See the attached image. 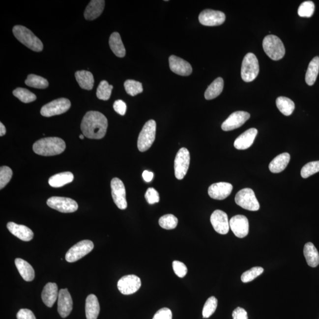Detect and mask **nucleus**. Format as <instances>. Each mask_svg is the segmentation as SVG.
Masks as SVG:
<instances>
[{"label":"nucleus","instance_id":"obj_43","mask_svg":"<svg viewBox=\"0 0 319 319\" xmlns=\"http://www.w3.org/2000/svg\"><path fill=\"white\" fill-rule=\"evenodd\" d=\"M319 172V161L307 163L301 171V175L304 178H308Z\"/></svg>","mask_w":319,"mask_h":319},{"label":"nucleus","instance_id":"obj_7","mask_svg":"<svg viewBox=\"0 0 319 319\" xmlns=\"http://www.w3.org/2000/svg\"><path fill=\"white\" fill-rule=\"evenodd\" d=\"M238 205L250 211H257L260 209V203L253 190L243 189L237 193L235 198Z\"/></svg>","mask_w":319,"mask_h":319},{"label":"nucleus","instance_id":"obj_45","mask_svg":"<svg viewBox=\"0 0 319 319\" xmlns=\"http://www.w3.org/2000/svg\"><path fill=\"white\" fill-rule=\"evenodd\" d=\"M145 198L149 204H153L159 203L160 197L159 193L154 188H149L145 193Z\"/></svg>","mask_w":319,"mask_h":319},{"label":"nucleus","instance_id":"obj_35","mask_svg":"<svg viewBox=\"0 0 319 319\" xmlns=\"http://www.w3.org/2000/svg\"><path fill=\"white\" fill-rule=\"evenodd\" d=\"M25 84L26 86L37 89H46L49 86L48 81L45 78L33 74L28 75Z\"/></svg>","mask_w":319,"mask_h":319},{"label":"nucleus","instance_id":"obj_48","mask_svg":"<svg viewBox=\"0 0 319 319\" xmlns=\"http://www.w3.org/2000/svg\"><path fill=\"white\" fill-rule=\"evenodd\" d=\"M113 108L116 112L121 116H124L127 111V105L122 100H117L114 102Z\"/></svg>","mask_w":319,"mask_h":319},{"label":"nucleus","instance_id":"obj_10","mask_svg":"<svg viewBox=\"0 0 319 319\" xmlns=\"http://www.w3.org/2000/svg\"><path fill=\"white\" fill-rule=\"evenodd\" d=\"M47 204L51 208L62 213H72L78 209V204L71 198L54 197L47 201Z\"/></svg>","mask_w":319,"mask_h":319},{"label":"nucleus","instance_id":"obj_25","mask_svg":"<svg viewBox=\"0 0 319 319\" xmlns=\"http://www.w3.org/2000/svg\"><path fill=\"white\" fill-rule=\"evenodd\" d=\"M100 306L97 297L94 294L87 297L86 304V313L87 319H97Z\"/></svg>","mask_w":319,"mask_h":319},{"label":"nucleus","instance_id":"obj_18","mask_svg":"<svg viewBox=\"0 0 319 319\" xmlns=\"http://www.w3.org/2000/svg\"><path fill=\"white\" fill-rule=\"evenodd\" d=\"M230 227L235 235L238 238H244L249 232V222L244 215L233 216L230 221Z\"/></svg>","mask_w":319,"mask_h":319},{"label":"nucleus","instance_id":"obj_32","mask_svg":"<svg viewBox=\"0 0 319 319\" xmlns=\"http://www.w3.org/2000/svg\"><path fill=\"white\" fill-rule=\"evenodd\" d=\"M224 80L222 78H216L210 85L204 93V97L207 100L215 99L221 94L224 89Z\"/></svg>","mask_w":319,"mask_h":319},{"label":"nucleus","instance_id":"obj_53","mask_svg":"<svg viewBox=\"0 0 319 319\" xmlns=\"http://www.w3.org/2000/svg\"><path fill=\"white\" fill-rule=\"evenodd\" d=\"M80 138L82 140H83L84 139V134H81V135L80 136Z\"/></svg>","mask_w":319,"mask_h":319},{"label":"nucleus","instance_id":"obj_19","mask_svg":"<svg viewBox=\"0 0 319 319\" xmlns=\"http://www.w3.org/2000/svg\"><path fill=\"white\" fill-rule=\"evenodd\" d=\"M169 66L171 71L178 75L189 76L192 74L193 71L189 62L174 55L170 57Z\"/></svg>","mask_w":319,"mask_h":319},{"label":"nucleus","instance_id":"obj_14","mask_svg":"<svg viewBox=\"0 0 319 319\" xmlns=\"http://www.w3.org/2000/svg\"><path fill=\"white\" fill-rule=\"evenodd\" d=\"M226 19L225 14L220 11L204 10L199 16L202 25L206 26H217L223 24Z\"/></svg>","mask_w":319,"mask_h":319},{"label":"nucleus","instance_id":"obj_15","mask_svg":"<svg viewBox=\"0 0 319 319\" xmlns=\"http://www.w3.org/2000/svg\"><path fill=\"white\" fill-rule=\"evenodd\" d=\"M250 118V114L245 111H236L222 123L221 128L225 131H232L238 128Z\"/></svg>","mask_w":319,"mask_h":319},{"label":"nucleus","instance_id":"obj_20","mask_svg":"<svg viewBox=\"0 0 319 319\" xmlns=\"http://www.w3.org/2000/svg\"><path fill=\"white\" fill-rule=\"evenodd\" d=\"M233 189L232 184L227 182H219L209 187V197L216 200H224L231 195Z\"/></svg>","mask_w":319,"mask_h":319},{"label":"nucleus","instance_id":"obj_52","mask_svg":"<svg viewBox=\"0 0 319 319\" xmlns=\"http://www.w3.org/2000/svg\"><path fill=\"white\" fill-rule=\"evenodd\" d=\"M6 133V128L2 122L0 123V136L2 137Z\"/></svg>","mask_w":319,"mask_h":319},{"label":"nucleus","instance_id":"obj_39","mask_svg":"<svg viewBox=\"0 0 319 319\" xmlns=\"http://www.w3.org/2000/svg\"><path fill=\"white\" fill-rule=\"evenodd\" d=\"M160 226L164 229L174 230L177 227L178 219L172 214L165 215L161 217L159 221Z\"/></svg>","mask_w":319,"mask_h":319},{"label":"nucleus","instance_id":"obj_37","mask_svg":"<svg viewBox=\"0 0 319 319\" xmlns=\"http://www.w3.org/2000/svg\"><path fill=\"white\" fill-rule=\"evenodd\" d=\"M113 89V86L108 84L107 81H102L96 90V96L101 100L107 101L110 98Z\"/></svg>","mask_w":319,"mask_h":319},{"label":"nucleus","instance_id":"obj_50","mask_svg":"<svg viewBox=\"0 0 319 319\" xmlns=\"http://www.w3.org/2000/svg\"><path fill=\"white\" fill-rule=\"evenodd\" d=\"M233 319H248L247 312L241 307H237L232 313Z\"/></svg>","mask_w":319,"mask_h":319},{"label":"nucleus","instance_id":"obj_42","mask_svg":"<svg viewBox=\"0 0 319 319\" xmlns=\"http://www.w3.org/2000/svg\"><path fill=\"white\" fill-rule=\"evenodd\" d=\"M264 272V269L260 267H255L250 269L245 273H243L241 276V280L243 283H247L251 282L256 279Z\"/></svg>","mask_w":319,"mask_h":319},{"label":"nucleus","instance_id":"obj_21","mask_svg":"<svg viewBox=\"0 0 319 319\" xmlns=\"http://www.w3.org/2000/svg\"><path fill=\"white\" fill-rule=\"evenodd\" d=\"M258 134L256 128H250L240 135L234 142V147L238 150H246L253 145Z\"/></svg>","mask_w":319,"mask_h":319},{"label":"nucleus","instance_id":"obj_23","mask_svg":"<svg viewBox=\"0 0 319 319\" xmlns=\"http://www.w3.org/2000/svg\"><path fill=\"white\" fill-rule=\"evenodd\" d=\"M58 292L57 284L48 283L44 287L42 292V299L44 304L48 307H52L58 298Z\"/></svg>","mask_w":319,"mask_h":319},{"label":"nucleus","instance_id":"obj_28","mask_svg":"<svg viewBox=\"0 0 319 319\" xmlns=\"http://www.w3.org/2000/svg\"><path fill=\"white\" fill-rule=\"evenodd\" d=\"M304 256L310 267L315 268L319 264V252L312 242H307L304 245Z\"/></svg>","mask_w":319,"mask_h":319},{"label":"nucleus","instance_id":"obj_38","mask_svg":"<svg viewBox=\"0 0 319 319\" xmlns=\"http://www.w3.org/2000/svg\"><path fill=\"white\" fill-rule=\"evenodd\" d=\"M124 87L128 95L132 96L139 94L143 91L142 84L140 82L128 80L125 82Z\"/></svg>","mask_w":319,"mask_h":319},{"label":"nucleus","instance_id":"obj_1","mask_svg":"<svg viewBox=\"0 0 319 319\" xmlns=\"http://www.w3.org/2000/svg\"><path fill=\"white\" fill-rule=\"evenodd\" d=\"M84 136L90 139H102L106 134L108 120L98 111H89L84 116L81 125Z\"/></svg>","mask_w":319,"mask_h":319},{"label":"nucleus","instance_id":"obj_51","mask_svg":"<svg viewBox=\"0 0 319 319\" xmlns=\"http://www.w3.org/2000/svg\"><path fill=\"white\" fill-rule=\"evenodd\" d=\"M153 173L148 171H145L143 173V177L144 178V180L146 182H150V181L153 180Z\"/></svg>","mask_w":319,"mask_h":319},{"label":"nucleus","instance_id":"obj_36","mask_svg":"<svg viewBox=\"0 0 319 319\" xmlns=\"http://www.w3.org/2000/svg\"><path fill=\"white\" fill-rule=\"evenodd\" d=\"M13 95L24 103H30L36 100V95L27 89L23 87H17L13 90Z\"/></svg>","mask_w":319,"mask_h":319},{"label":"nucleus","instance_id":"obj_9","mask_svg":"<svg viewBox=\"0 0 319 319\" xmlns=\"http://www.w3.org/2000/svg\"><path fill=\"white\" fill-rule=\"evenodd\" d=\"M71 106V103L68 99H57L44 105L40 110V113L42 116L46 117L60 115L67 112Z\"/></svg>","mask_w":319,"mask_h":319},{"label":"nucleus","instance_id":"obj_13","mask_svg":"<svg viewBox=\"0 0 319 319\" xmlns=\"http://www.w3.org/2000/svg\"><path fill=\"white\" fill-rule=\"evenodd\" d=\"M142 282L135 275H127L118 281L117 287L122 294L130 295L135 293L141 288Z\"/></svg>","mask_w":319,"mask_h":319},{"label":"nucleus","instance_id":"obj_29","mask_svg":"<svg viewBox=\"0 0 319 319\" xmlns=\"http://www.w3.org/2000/svg\"><path fill=\"white\" fill-rule=\"evenodd\" d=\"M74 179V175L71 172L60 173L49 178V184L53 187H61L71 183Z\"/></svg>","mask_w":319,"mask_h":319},{"label":"nucleus","instance_id":"obj_30","mask_svg":"<svg viewBox=\"0 0 319 319\" xmlns=\"http://www.w3.org/2000/svg\"><path fill=\"white\" fill-rule=\"evenodd\" d=\"M109 45L111 51L117 57L123 58L125 57L126 53L125 47L118 33L114 32L113 34H111L109 40Z\"/></svg>","mask_w":319,"mask_h":319},{"label":"nucleus","instance_id":"obj_16","mask_svg":"<svg viewBox=\"0 0 319 319\" xmlns=\"http://www.w3.org/2000/svg\"><path fill=\"white\" fill-rule=\"evenodd\" d=\"M210 222L216 232L225 235L229 232L230 221L226 213L216 210L210 216Z\"/></svg>","mask_w":319,"mask_h":319},{"label":"nucleus","instance_id":"obj_31","mask_svg":"<svg viewBox=\"0 0 319 319\" xmlns=\"http://www.w3.org/2000/svg\"><path fill=\"white\" fill-rule=\"evenodd\" d=\"M76 80L82 89L91 90L94 84V78L91 72L87 71H77L75 73Z\"/></svg>","mask_w":319,"mask_h":319},{"label":"nucleus","instance_id":"obj_12","mask_svg":"<svg viewBox=\"0 0 319 319\" xmlns=\"http://www.w3.org/2000/svg\"><path fill=\"white\" fill-rule=\"evenodd\" d=\"M111 194L114 203L119 209L124 210L127 207L126 192L124 183L119 178H114L111 182Z\"/></svg>","mask_w":319,"mask_h":319},{"label":"nucleus","instance_id":"obj_46","mask_svg":"<svg viewBox=\"0 0 319 319\" xmlns=\"http://www.w3.org/2000/svg\"><path fill=\"white\" fill-rule=\"evenodd\" d=\"M173 268L176 276L180 278L186 276L187 273V268L183 262L178 261L173 262Z\"/></svg>","mask_w":319,"mask_h":319},{"label":"nucleus","instance_id":"obj_44","mask_svg":"<svg viewBox=\"0 0 319 319\" xmlns=\"http://www.w3.org/2000/svg\"><path fill=\"white\" fill-rule=\"evenodd\" d=\"M12 175L13 171L9 167H1V169H0V189H3L9 183Z\"/></svg>","mask_w":319,"mask_h":319},{"label":"nucleus","instance_id":"obj_47","mask_svg":"<svg viewBox=\"0 0 319 319\" xmlns=\"http://www.w3.org/2000/svg\"><path fill=\"white\" fill-rule=\"evenodd\" d=\"M153 319H172V313L171 310L166 307L158 310Z\"/></svg>","mask_w":319,"mask_h":319},{"label":"nucleus","instance_id":"obj_26","mask_svg":"<svg viewBox=\"0 0 319 319\" xmlns=\"http://www.w3.org/2000/svg\"><path fill=\"white\" fill-rule=\"evenodd\" d=\"M15 264L20 276L26 282H31L34 279L35 273L32 266L25 260L22 259H16Z\"/></svg>","mask_w":319,"mask_h":319},{"label":"nucleus","instance_id":"obj_8","mask_svg":"<svg viewBox=\"0 0 319 319\" xmlns=\"http://www.w3.org/2000/svg\"><path fill=\"white\" fill-rule=\"evenodd\" d=\"M93 247V243L90 240H84L79 242L67 252L65 259L69 262L77 261L90 253Z\"/></svg>","mask_w":319,"mask_h":319},{"label":"nucleus","instance_id":"obj_24","mask_svg":"<svg viewBox=\"0 0 319 319\" xmlns=\"http://www.w3.org/2000/svg\"><path fill=\"white\" fill-rule=\"evenodd\" d=\"M104 0H92L87 5L84 12V17L87 20H93L100 16L104 9Z\"/></svg>","mask_w":319,"mask_h":319},{"label":"nucleus","instance_id":"obj_40","mask_svg":"<svg viewBox=\"0 0 319 319\" xmlns=\"http://www.w3.org/2000/svg\"><path fill=\"white\" fill-rule=\"evenodd\" d=\"M218 306V300L215 297H210L204 304L203 315V318H209L215 313Z\"/></svg>","mask_w":319,"mask_h":319},{"label":"nucleus","instance_id":"obj_34","mask_svg":"<svg viewBox=\"0 0 319 319\" xmlns=\"http://www.w3.org/2000/svg\"><path fill=\"white\" fill-rule=\"evenodd\" d=\"M276 105L281 113L286 116H290L293 113L295 108L294 102L291 99L280 96L276 99Z\"/></svg>","mask_w":319,"mask_h":319},{"label":"nucleus","instance_id":"obj_27","mask_svg":"<svg viewBox=\"0 0 319 319\" xmlns=\"http://www.w3.org/2000/svg\"><path fill=\"white\" fill-rule=\"evenodd\" d=\"M290 160V156L288 153H282L271 161L269 169L273 174H279L286 168Z\"/></svg>","mask_w":319,"mask_h":319},{"label":"nucleus","instance_id":"obj_6","mask_svg":"<svg viewBox=\"0 0 319 319\" xmlns=\"http://www.w3.org/2000/svg\"><path fill=\"white\" fill-rule=\"evenodd\" d=\"M260 71L259 60L253 53H248L243 59L241 67V77L245 83L253 81Z\"/></svg>","mask_w":319,"mask_h":319},{"label":"nucleus","instance_id":"obj_2","mask_svg":"<svg viewBox=\"0 0 319 319\" xmlns=\"http://www.w3.org/2000/svg\"><path fill=\"white\" fill-rule=\"evenodd\" d=\"M66 148L65 142L58 137H48L38 140L33 146L35 153L43 156H52L62 153Z\"/></svg>","mask_w":319,"mask_h":319},{"label":"nucleus","instance_id":"obj_5","mask_svg":"<svg viewBox=\"0 0 319 319\" xmlns=\"http://www.w3.org/2000/svg\"><path fill=\"white\" fill-rule=\"evenodd\" d=\"M156 122L154 120H149L145 123L139 136L137 146L140 151L148 150L156 139Z\"/></svg>","mask_w":319,"mask_h":319},{"label":"nucleus","instance_id":"obj_11","mask_svg":"<svg viewBox=\"0 0 319 319\" xmlns=\"http://www.w3.org/2000/svg\"><path fill=\"white\" fill-rule=\"evenodd\" d=\"M190 153L186 148H181L177 152L174 160V174L178 180L185 176L190 165Z\"/></svg>","mask_w":319,"mask_h":319},{"label":"nucleus","instance_id":"obj_41","mask_svg":"<svg viewBox=\"0 0 319 319\" xmlns=\"http://www.w3.org/2000/svg\"><path fill=\"white\" fill-rule=\"evenodd\" d=\"M315 9L314 2L312 1H304L298 7V14L302 17H310L314 13Z\"/></svg>","mask_w":319,"mask_h":319},{"label":"nucleus","instance_id":"obj_17","mask_svg":"<svg viewBox=\"0 0 319 319\" xmlns=\"http://www.w3.org/2000/svg\"><path fill=\"white\" fill-rule=\"evenodd\" d=\"M58 311L61 318H66L73 309V301L68 289H61L58 292Z\"/></svg>","mask_w":319,"mask_h":319},{"label":"nucleus","instance_id":"obj_4","mask_svg":"<svg viewBox=\"0 0 319 319\" xmlns=\"http://www.w3.org/2000/svg\"><path fill=\"white\" fill-rule=\"evenodd\" d=\"M263 49L272 60H279L285 57V48L282 41L275 35H268L262 42Z\"/></svg>","mask_w":319,"mask_h":319},{"label":"nucleus","instance_id":"obj_49","mask_svg":"<svg viewBox=\"0 0 319 319\" xmlns=\"http://www.w3.org/2000/svg\"><path fill=\"white\" fill-rule=\"evenodd\" d=\"M17 319H36L33 313L28 309H20L17 314Z\"/></svg>","mask_w":319,"mask_h":319},{"label":"nucleus","instance_id":"obj_33","mask_svg":"<svg viewBox=\"0 0 319 319\" xmlns=\"http://www.w3.org/2000/svg\"><path fill=\"white\" fill-rule=\"evenodd\" d=\"M319 72V57H316L310 61L306 74V82L309 86L315 83Z\"/></svg>","mask_w":319,"mask_h":319},{"label":"nucleus","instance_id":"obj_3","mask_svg":"<svg viewBox=\"0 0 319 319\" xmlns=\"http://www.w3.org/2000/svg\"><path fill=\"white\" fill-rule=\"evenodd\" d=\"M13 33L20 42L32 51L37 52L42 51L43 45L42 41L36 36L33 32L25 26H14Z\"/></svg>","mask_w":319,"mask_h":319},{"label":"nucleus","instance_id":"obj_22","mask_svg":"<svg viewBox=\"0 0 319 319\" xmlns=\"http://www.w3.org/2000/svg\"><path fill=\"white\" fill-rule=\"evenodd\" d=\"M10 232L23 241H30L33 238L34 233L30 228L14 222H8L7 225Z\"/></svg>","mask_w":319,"mask_h":319}]
</instances>
